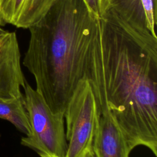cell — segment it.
<instances>
[{
	"mask_svg": "<svg viewBox=\"0 0 157 157\" xmlns=\"http://www.w3.org/2000/svg\"><path fill=\"white\" fill-rule=\"evenodd\" d=\"M86 80L99 114L108 110L130 148L144 146L157 156V44L137 39L108 11Z\"/></svg>",
	"mask_w": 157,
	"mask_h": 157,
	"instance_id": "obj_1",
	"label": "cell"
},
{
	"mask_svg": "<svg viewBox=\"0 0 157 157\" xmlns=\"http://www.w3.org/2000/svg\"><path fill=\"white\" fill-rule=\"evenodd\" d=\"M28 29L23 64L52 111L64 114L77 85L86 80L100 37L99 19L83 0H57Z\"/></svg>",
	"mask_w": 157,
	"mask_h": 157,
	"instance_id": "obj_2",
	"label": "cell"
},
{
	"mask_svg": "<svg viewBox=\"0 0 157 157\" xmlns=\"http://www.w3.org/2000/svg\"><path fill=\"white\" fill-rule=\"evenodd\" d=\"M24 102L31 126L30 133L21 139V144L40 157H66L64 114L52 111L42 95L25 81Z\"/></svg>",
	"mask_w": 157,
	"mask_h": 157,
	"instance_id": "obj_3",
	"label": "cell"
},
{
	"mask_svg": "<svg viewBox=\"0 0 157 157\" xmlns=\"http://www.w3.org/2000/svg\"><path fill=\"white\" fill-rule=\"evenodd\" d=\"M67 150L66 157H83L92 149L99 116L92 86L88 80L79 82L64 113Z\"/></svg>",
	"mask_w": 157,
	"mask_h": 157,
	"instance_id": "obj_4",
	"label": "cell"
},
{
	"mask_svg": "<svg viewBox=\"0 0 157 157\" xmlns=\"http://www.w3.org/2000/svg\"><path fill=\"white\" fill-rule=\"evenodd\" d=\"M25 81L16 33L0 26V99L22 97Z\"/></svg>",
	"mask_w": 157,
	"mask_h": 157,
	"instance_id": "obj_5",
	"label": "cell"
},
{
	"mask_svg": "<svg viewBox=\"0 0 157 157\" xmlns=\"http://www.w3.org/2000/svg\"><path fill=\"white\" fill-rule=\"evenodd\" d=\"M109 11L118 21L137 39L150 44H157L148 27L141 0H102V13Z\"/></svg>",
	"mask_w": 157,
	"mask_h": 157,
	"instance_id": "obj_6",
	"label": "cell"
},
{
	"mask_svg": "<svg viewBox=\"0 0 157 157\" xmlns=\"http://www.w3.org/2000/svg\"><path fill=\"white\" fill-rule=\"evenodd\" d=\"M92 150L95 157H129L132 151L111 113H99Z\"/></svg>",
	"mask_w": 157,
	"mask_h": 157,
	"instance_id": "obj_7",
	"label": "cell"
},
{
	"mask_svg": "<svg viewBox=\"0 0 157 157\" xmlns=\"http://www.w3.org/2000/svg\"><path fill=\"white\" fill-rule=\"evenodd\" d=\"M57 0H0L1 25L28 29L45 15Z\"/></svg>",
	"mask_w": 157,
	"mask_h": 157,
	"instance_id": "obj_8",
	"label": "cell"
},
{
	"mask_svg": "<svg viewBox=\"0 0 157 157\" xmlns=\"http://www.w3.org/2000/svg\"><path fill=\"white\" fill-rule=\"evenodd\" d=\"M0 118L10 122L26 136L31 132L28 115L25 106L24 96L10 99H0Z\"/></svg>",
	"mask_w": 157,
	"mask_h": 157,
	"instance_id": "obj_9",
	"label": "cell"
},
{
	"mask_svg": "<svg viewBox=\"0 0 157 157\" xmlns=\"http://www.w3.org/2000/svg\"><path fill=\"white\" fill-rule=\"evenodd\" d=\"M141 2L145 10L148 29L151 34L156 37L155 27L157 24V10L154 9L151 0H141Z\"/></svg>",
	"mask_w": 157,
	"mask_h": 157,
	"instance_id": "obj_10",
	"label": "cell"
},
{
	"mask_svg": "<svg viewBox=\"0 0 157 157\" xmlns=\"http://www.w3.org/2000/svg\"><path fill=\"white\" fill-rule=\"evenodd\" d=\"M90 11L98 18L102 15V0H83Z\"/></svg>",
	"mask_w": 157,
	"mask_h": 157,
	"instance_id": "obj_11",
	"label": "cell"
},
{
	"mask_svg": "<svg viewBox=\"0 0 157 157\" xmlns=\"http://www.w3.org/2000/svg\"><path fill=\"white\" fill-rule=\"evenodd\" d=\"M83 157H95L94 154L92 150V149L88 150V151H86L85 155L83 156Z\"/></svg>",
	"mask_w": 157,
	"mask_h": 157,
	"instance_id": "obj_12",
	"label": "cell"
},
{
	"mask_svg": "<svg viewBox=\"0 0 157 157\" xmlns=\"http://www.w3.org/2000/svg\"><path fill=\"white\" fill-rule=\"evenodd\" d=\"M152 1V4H153V6L154 7V9L157 10V7H156V0H151Z\"/></svg>",
	"mask_w": 157,
	"mask_h": 157,
	"instance_id": "obj_13",
	"label": "cell"
},
{
	"mask_svg": "<svg viewBox=\"0 0 157 157\" xmlns=\"http://www.w3.org/2000/svg\"><path fill=\"white\" fill-rule=\"evenodd\" d=\"M0 25H1V26H2V25H1V22H0Z\"/></svg>",
	"mask_w": 157,
	"mask_h": 157,
	"instance_id": "obj_14",
	"label": "cell"
}]
</instances>
